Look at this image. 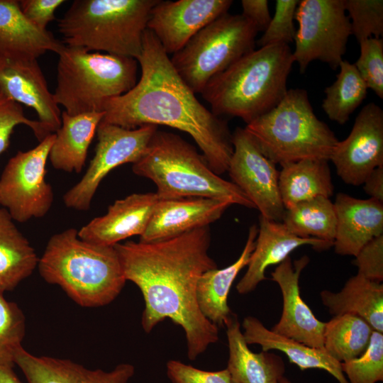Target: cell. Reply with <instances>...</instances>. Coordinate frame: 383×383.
Here are the masks:
<instances>
[{
    "instance_id": "d6986e66",
    "label": "cell",
    "mask_w": 383,
    "mask_h": 383,
    "mask_svg": "<svg viewBox=\"0 0 383 383\" xmlns=\"http://www.w3.org/2000/svg\"><path fill=\"white\" fill-rule=\"evenodd\" d=\"M158 201L155 192L133 194L116 200L106 214L82 227L78 231L79 237L91 243L114 246L129 237L140 236Z\"/></svg>"
},
{
    "instance_id": "7dc6e473",
    "label": "cell",
    "mask_w": 383,
    "mask_h": 383,
    "mask_svg": "<svg viewBox=\"0 0 383 383\" xmlns=\"http://www.w3.org/2000/svg\"><path fill=\"white\" fill-rule=\"evenodd\" d=\"M0 99H2V98H1V95H0Z\"/></svg>"
},
{
    "instance_id": "ab89813d",
    "label": "cell",
    "mask_w": 383,
    "mask_h": 383,
    "mask_svg": "<svg viewBox=\"0 0 383 383\" xmlns=\"http://www.w3.org/2000/svg\"><path fill=\"white\" fill-rule=\"evenodd\" d=\"M167 374L172 383H231L226 368L216 372L204 371L177 360L167 362Z\"/></svg>"
},
{
    "instance_id": "7bdbcfd3",
    "label": "cell",
    "mask_w": 383,
    "mask_h": 383,
    "mask_svg": "<svg viewBox=\"0 0 383 383\" xmlns=\"http://www.w3.org/2000/svg\"><path fill=\"white\" fill-rule=\"evenodd\" d=\"M267 0H242V15L250 20L258 32H264L268 26L271 16Z\"/></svg>"
},
{
    "instance_id": "74e56055",
    "label": "cell",
    "mask_w": 383,
    "mask_h": 383,
    "mask_svg": "<svg viewBox=\"0 0 383 383\" xmlns=\"http://www.w3.org/2000/svg\"><path fill=\"white\" fill-rule=\"evenodd\" d=\"M298 4V0H277L274 14L256 44L263 47L277 43L289 45L293 42L296 34L294 20Z\"/></svg>"
},
{
    "instance_id": "7a4b0ae2",
    "label": "cell",
    "mask_w": 383,
    "mask_h": 383,
    "mask_svg": "<svg viewBox=\"0 0 383 383\" xmlns=\"http://www.w3.org/2000/svg\"><path fill=\"white\" fill-rule=\"evenodd\" d=\"M136 60L141 70L139 81L128 92L106 102L102 121L127 129L162 125L185 132L216 174L227 172L233 152L227 122L197 99L148 29Z\"/></svg>"
},
{
    "instance_id": "ee69618b",
    "label": "cell",
    "mask_w": 383,
    "mask_h": 383,
    "mask_svg": "<svg viewBox=\"0 0 383 383\" xmlns=\"http://www.w3.org/2000/svg\"><path fill=\"white\" fill-rule=\"evenodd\" d=\"M362 184L365 192L371 199L383 203V165L372 170Z\"/></svg>"
},
{
    "instance_id": "7c38bea8",
    "label": "cell",
    "mask_w": 383,
    "mask_h": 383,
    "mask_svg": "<svg viewBox=\"0 0 383 383\" xmlns=\"http://www.w3.org/2000/svg\"><path fill=\"white\" fill-rule=\"evenodd\" d=\"M157 130L154 125L127 129L101 121L94 155L82 179L65 194V205L77 211L89 209L104 178L117 167L139 160Z\"/></svg>"
},
{
    "instance_id": "b9f144b4",
    "label": "cell",
    "mask_w": 383,
    "mask_h": 383,
    "mask_svg": "<svg viewBox=\"0 0 383 383\" xmlns=\"http://www.w3.org/2000/svg\"><path fill=\"white\" fill-rule=\"evenodd\" d=\"M20 9L34 26L41 30H47L49 23L55 19V13L64 0H21Z\"/></svg>"
},
{
    "instance_id": "1f68e13d",
    "label": "cell",
    "mask_w": 383,
    "mask_h": 383,
    "mask_svg": "<svg viewBox=\"0 0 383 383\" xmlns=\"http://www.w3.org/2000/svg\"><path fill=\"white\" fill-rule=\"evenodd\" d=\"M372 328L360 317L346 313L325 322L323 348L339 362L362 355L367 350Z\"/></svg>"
},
{
    "instance_id": "8d00e7d4",
    "label": "cell",
    "mask_w": 383,
    "mask_h": 383,
    "mask_svg": "<svg viewBox=\"0 0 383 383\" xmlns=\"http://www.w3.org/2000/svg\"><path fill=\"white\" fill-rule=\"evenodd\" d=\"M359 45L360 54L354 65L367 88L383 99V40L372 37Z\"/></svg>"
},
{
    "instance_id": "e0dca14e",
    "label": "cell",
    "mask_w": 383,
    "mask_h": 383,
    "mask_svg": "<svg viewBox=\"0 0 383 383\" xmlns=\"http://www.w3.org/2000/svg\"><path fill=\"white\" fill-rule=\"evenodd\" d=\"M309 262L306 255L294 263L288 257L271 273L272 279L280 288L283 305L280 319L270 330L306 345L324 349L325 322L314 316L300 294V275Z\"/></svg>"
},
{
    "instance_id": "52a82bcc",
    "label": "cell",
    "mask_w": 383,
    "mask_h": 383,
    "mask_svg": "<svg viewBox=\"0 0 383 383\" xmlns=\"http://www.w3.org/2000/svg\"><path fill=\"white\" fill-rule=\"evenodd\" d=\"M245 129L262 154L280 165L306 159L329 161L339 141L316 117L307 91L299 88L288 89L277 106Z\"/></svg>"
},
{
    "instance_id": "ffe728a7",
    "label": "cell",
    "mask_w": 383,
    "mask_h": 383,
    "mask_svg": "<svg viewBox=\"0 0 383 383\" xmlns=\"http://www.w3.org/2000/svg\"><path fill=\"white\" fill-rule=\"evenodd\" d=\"M302 245H311L321 250L330 248L333 244L319 239L298 237L282 222L260 215L255 246L247 271L236 285L237 292L240 294H246L255 290L266 279L265 273L270 266L280 264L292 251Z\"/></svg>"
},
{
    "instance_id": "7402d4cb",
    "label": "cell",
    "mask_w": 383,
    "mask_h": 383,
    "mask_svg": "<svg viewBox=\"0 0 383 383\" xmlns=\"http://www.w3.org/2000/svg\"><path fill=\"white\" fill-rule=\"evenodd\" d=\"M337 224L335 252L355 256L374 238L383 235V203L338 193L333 203Z\"/></svg>"
},
{
    "instance_id": "4fadbf2b",
    "label": "cell",
    "mask_w": 383,
    "mask_h": 383,
    "mask_svg": "<svg viewBox=\"0 0 383 383\" xmlns=\"http://www.w3.org/2000/svg\"><path fill=\"white\" fill-rule=\"evenodd\" d=\"M233 152L228 171L234 183L260 215L282 222L285 208L279 189V171L267 158L245 128L232 133Z\"/></svg>"
},
{
    "instance_id": "836d02e7",
    "label": "cell",
    "mask_w": 383,
    "mask_h": 383,
    "mask_svg": "<svg viewBox=\"0 0 383 383\" xmlns=\"http://www.w3.org/2000/svg\"><path fill=\"white\" fill-rule=\"evenodd\" d=\"M26 318L18 307L0 294V365L13 367L14 357L22 348Z\"/></svg>"
},
{
    "instance_id": "484cf974",
    "label": "cell",
    "mask_w": 383,
    "mask_h": 383,
    "mask_svg": "<svg viewBox=\"0 0 383 383\" xmlns=\"http://www.w3.org/2000/svg\"><path fill=\"white\" fill-rule=\"evenodd\" d=\"M243 335L248 343L257 344L262 351L277 350L286 355L291 363L301 370H324L339 383H349L341 367V363L332 357L324 349L316 348L280 335L267 328L257 318L247 316L242 323Z\"/></svg>"
},
{
    "instance_id": "5b68a950",
    "label": "cell",
    "mask_w": 383,
    "mask_h": 383,
    "mask_svg": "<svg viewBox=\"0 0 383 383\" xmlns=\"http://www.w3.org/2000/svg\"><path fill=\"white\" fill-rule=\"evenodd\" d=\"M132 170L155 183L159 199L207 197L255 209L234 183L216 174L203 155L172 133L157 129Z\"/></svg>"
},
{
    "instance_id": "4316f807",
    "label": "cell",
    "mask_w": 383,
    "mask_h": 383,
    "mask_svg": "<svg viewBox=\"0 0 383 383\" xmlns=\"http://www.w3.org/2000/svg\"><path fill=\"white\" fill-rule=\"evenodd\" d=\"M104 116V111L77 115L62 112L61 126L55 133L48 157L55 169L67 172L82 171L89 145Z\"/></svg>"
},
{
    "instance_id": "83f0119b",
    "label": "cell",
    "mask_w": 383,
    "mask_h": 383,
    "mask_svg": "<svg viewBox=\"0 0 383 383\" xmlns=\"http://www.w3.org/2000/svg\"><path fill=\"white\" fill-rule=\"evenodd\" d=\"M323 304L335 316L346 313L365 320L374 331L383 333V284L362 275L351 277L338 292L323 290Z\"/></svg>"
},
{
    "instance_id": "5bb4252c",
    "label": "cell",
    "mask_w": 383,
    "mask_h": 383,
    "mask_svg": "<svg viewBox=\"0 0 383 383\" xmlns=\"http://www.w3.org/2000/svg\"><path fill=\"white\" fill-rule=\"evenodd\" d=\"M330 160L346 184L362 185L369 174L383 165V111L374 103L364 106L348 136L338 141Z\"/></svg>"
},
{
    "instance_id": "277c9868",
    "label": "cell",
    "mask_w": 383,
    "mask_h": 383,
    "mask_svg": "<svg viewBox=\"0 0 383 383\" xmlns=\"http://www.w3.org/2000/svg\"><path fill=\"white\" fill-rule=\"evenodd\" d=\"M38 267L48 283L60 286L83 307L110 304L126 282L115 247L84 240L74 228L49 239Z\"/></svg>"
},
{
    "instance_id": "2e32d148",
    "label": "cell",
    "mask_w": 383,
    "mask_h": 383,
    "mask_svg": "<svg viewBox=\"0 0 383 383\" xmlns=\"http://www.w3.org/2000/svg\"><path fill=\"white\" fill-rule=\"evenodd\" d=\"M0 95L2 99L32 108L38 121L51 133L60 128L62 113L49 90L38 58L0 55Z\"/></svg>"
},
{
    "instance_id": "f35d334b",
    "label": "cell",
    "mask_w": 383,
    "mask_h": 383,
    "mask_svg": "<svg viewBox=\"0 0 383 383\" xmlns=\"http://www.w3.org/2000/svg\"><path fill=\"white\" fill-rule=\"evenodd\" d=\"M21 124L28 126L39 142L52 134L38 120L28 118L21 104L6 99H0V155L9 148L15 127Z\"/></svg>"
},
{
    "instance_id": "f6af8a7d",
    "label": "cell",
    "mask_w": 383,
    "mask_h": 383,
    "mask_svg": "<svg viewBox=\"0 0 383 383\" xmlns=\"http://www.w3.org/2000/svg\"><path fill=\"white\" fill-rule=\"evenodd\" d=\"M0 383H23L16 376L12 367L0 365Z\"/></svg>"
},
{
    "instance_id": "6da1fadb",
    "label": "cell",
    "mask_w": 383,
    "mask_h": 383,
    "mask_svg": "<svg viewBox=\"0 0 383 383\" xmlns=\"http://www.w3.org/2000/svg\"><path fill=\"white\" fill-rule=\"evenodd\" d=\"M210 243L209 226L163 240L114 245L126 281L143 294V330L148 333L162 321L171 319L184 331L191 360L218 340V326L203 315L196 300L199 277L217 268L209 254Z\"/></svg>"
},
{
    "instance_id": "e575fe53",
    "label": "cell",
    "mask_w": 383,
    "mask_h": 383,
    "mask_svg": "<svg viewBox=\"0 0 383 383\" xmlns=\"http://www.w3.org/2000/svg\"><path fill=\"white\" fill-rule=\"evenodd\" d=\"M349 383H376L383 380V333L373 331L370 344L360 357L340 362Z\"/></svg>"
},
{
    "instance_id": "d6a6232c",
    "label": "cell",
    "mask_w": 383,
    "mask_h": 383,
    "mask_svg": "<svg viewBox=\"0 0 383 383\" xmlns=\"http://www.w3.org/2000/svg\"><path fill=\"white\" fill-rule=\"evenodd\" d=\"M335 81L327 87L322 109L329 119L344 124L362 104L368 89L354 64L343 60Z\"/></svg>"
},
{
    "instance_id": "8fae6325",
    "label": "cell",
    "mask_w": 383,
    "mask_h": 383,
    "mask_svg": "<svg viewBox=\"0 0 383 383\" xmlns=\"http://www.w3.org/2000/svg\"><path fill=\"white\" fill-rule=\"evenodd\" d=\"M54 139L55 133L50 134L35 148L18 151L2 172L0 204L13 221L43 217L52 206L54 194L45 180V167Z\"/></svg>"
},
{
    "instance_id": "f546056e",
    "label": "cell",
    "mask_w": 383,
    "mask_h": 383,
    "mask_svg": "<svg viewBox=\"0 0 383 383\" xmlns=\"http://www.w3.org/2000/svg\"><path fill=\"white\" fill-rule=\"evenodd\" d=\"M39 259L9 213L0 209V294L13 290L38 267Z\"/></svg>"
},
{
    "instance_id": "3957f363",
    "label": "cell",
    "mask_w": 383,
    "mask_h": 383,
    "mask_svg": "<svg viewBox=\"0 0 383 383\" xmlns=\"http://www.w3.org/2000/svg\"><path fill=\"white\" fill-rule=\"evenodd\" d=\"M294 62L287 44L260 47L211 79L201 94L215 115L238 117L248 124L283 99Z\"/></svg>"
},
{
    "instance_id": "4dcf8cb0",
    "label": "cell",
    "mask_w": 383,
    "mask_h": 383,
    "mask_svg": "<svg viewBox=\"0 0 383 383\" xmlns=\"http://www.w3.org/2000/svg\"><path fill=\"white\" fill-rule=\"evenodd\" d=\"M282 222L293 234L303 238H316L333 244L336 214L330 198L318 196L285 209Z\"/></svg>"
},
{
    "instance_id": "cb8c5ba5",
    "label": "cell",
    "mask_w": 383,
    "mask_h": 383,
    "mask_svg": "<svg viewBox=\"0 0 383 383\" xmlns=\"http://www.w3.org/2000/svg\"><path fill=\"white\" fill-rule=\"evenodd\" d=\"M257 233V226H251L239 257L226 267L205 272L198 280L196 300L199 309L208 320L217 326H225L233 314L228 305V296L236 277L250 261Z\"/></svg>"
},
{
    "instance_id": "d590c367",
    "label": "cell",
    "mask_w": 383,
    "mask_h": 383,
    "mask_svg": "<svg viewBox=\"0 0 383 383\" xmlns=\"http://www.w3.org/2000/svg\"><path fill=\"white\" fill-rule=\"evenodd\" d=\"M351 33L358 43L383 35L382 0H345Z\"/></svg>"
},
{
    "instance_id": "30bf717a",
    "label": "cell",
    "mask_w": 383,
    "mask_h": 383,
    "mask_svg": "<svg viewBox=\"0 0 383 383\" xmlns=\"http://www.w3.org/2000/svg\"><path fill=\"white\" fill-rule=\"evenodd\" d=\"M295 19L299 28L294 40L293 57L300 72L304 73L314 60L336 70L352 35L345 0L299 1Z\"/></svg>"
},
{
    "instance_id": "8992f818",
    "label": "cell",
    "mask_w": 383,
    "mask_h": 383,
    "mask_svg": "<svg viewBox=\"0 0 383 383\" xmlns=\"http://www.w3.org/2000/svg\"><path fill=\"white\" fill-rule=\"evenodd\" d=\"M159 0H75L57 21L66 45L134 59Z\"/></svg>"
},
{
    "instance_id": "f1b7e54d",
    "label": "cell",
    "mask_w": 383,
    "mask_h": 383,
    "mask_svg": "<svg viewBox=\"0 0 383 383\" xmlns=\"http://www.w3.org/2000/svg\"><path fill=\"white\" fill-rule=\"evenodd\" d=\"M279 189L285 209L318 196L330 198L333 185L328 160L306 159L281 165Z\"/></svg>"
},
{
    "instance_id": "9a60e30c",
    "label": "cell",
    "mask_w": 383,
    "mask_h": 383,
    "mask_svg": "<svg viewBox=\"0 0 383 383\" xmlns=\"http://www.w3.org/2000/svg\"><path fill=\"white\" fill-rule=\"evenodd\" d=\"M231 0L161 1L150 11L147 29L167 55L180 50L199 30L228 12Z\"/></svg>"
},
{
    "instance_id": "ac0fdd59",
    "label": "cell",
    "mask_w": 383,
    "mask_h": 383,
    "mask_svg": "<svg viewBox=\"0 0 383 383\" xmlns=\"http://www.w3.org/2000/svg\"><path fill=\"white\" fill-rule=\"evenodd\" d=\"M231 205L226 200L207 197L159 199L139 241L163 240L209 226Z\"/></svg>"
},
{
    "instance_id": "60d3db41",
    "label": "cell",
    "mask_w": 383,
    "mask_h": 383,
    "mask_svg": "<svg viewBox=\"0 0 383 383\" xmlns=\"http://www.w3.org/2000/svg\"><path fill=\"white\" fill-rule=\"evenodd\" d=\"M353 264L357 273L365 278L382 282L383 280V235L374 238L355 256Z\"/></svg>"
},
{
    "instance_id": "9c48e42d",
    "label": "cell",
    "mask_w": 383,
    "mask_h": 383,
    "mask_svg": "<svg viewBox=\"0 0 383 383\" xmlns=\"http://www.w3.org/2000/svg\"><path fill=\"white\" fill-rule=\"evenodd\" d=\"M257 33L241 13L227 12L199 30L170 61L184 83L201 94L211 79L255 50Z\"/></svg>"
},
{
    "instance_id": "44dd1931",
    "label": "cell",
    "mask_w": 383,
    "mask_h": 383,
    "mask_svg": "<svg viewBox=\"0 0 383 383\" xmlns=\"http://www.w3.org/2000/svg\"><path fill=\"white\" fill-rule=\"evenodd\" d=\"M14 363L28 383H128L135 374L129 363H121L111 371L89 370L70 360L35 356L21 348Z\"/></svg>"
},
{
    "instance_id": "ba28073f",
    "label": "cell",
    "mask_w": 383,
    "mask_h": 383,
    "mask_svg": "<svg viewBox=\"0 0 383 383\" xmlns=\"http://www.w3.org/2000/svg\"><path fill=\"white\" fill-rule=\"evenodd\" d=\"M57 55L53 94L70 115L103 111L106 102L137 83L138 62L134 58L66 45Z\"/></svg>"
},
{
    "instance_id": "d4e9b609",
    "label": "cell",
    "mask_w": 383,
    "mask_h": 383,
    "mask_svg": "<svg viewBox=\"0 0 383 383\" xmlns=\"http://www.w3.org/2000/svg\"><path fill=\"white\" fill-rule=\"evenodd\" d=\"M225 326L229 350L226 369L231 383H279L285 372L282 359L270 351L253 353L248 348L235 314Z\"/></svg>"
},
{
    "instance_id": "bcb514c9",
    "label": "cell",
    "mask_w": 383,
    "mask_h": 383,
    "mask_svg": "<svg viewBox=\"0 0 383 383\" xmlns=\"http://www.w3.org/2000/svg\"><path fill=\"white\" fill-rule=\"evenodd\" d=\"M279 383H292V382L289 381V379H288L287 377L284 376L282 378H281Z\"/></svg>"
},
{
    "instance_id": "603a6c76",
    "label": "cell",
    "mask_w": 383,
    "mask_h": 383,
    "mask_svg": "<svg viewBox=\"0 0 383 383\" xmlns=\"http://www.w3.org/2000/svg\"><path fill=\"white\" fill-rule=\"evenodd\" d=\"M65 44L48 30L34 26L16 0H0V55L38 58L47 52L58 53Z\"/></svg>"
}]
</instances>
